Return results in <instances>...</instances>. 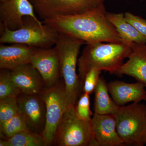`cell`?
<instances>
[{
	"label": "cell",
	"mask_w": 146,
	"mask_h": 146,
	"mask_svg": "<svg viewBox=\"0 0 146 146\" xmlns=\"http://www.w3.org/2000/svg\"><path fill=\"white\" fill-rule=\"evenodd\" d=\"M106 12L95 11L72 16H58L42 22L58 33L81 39L86 44L123 42L114 27L108 21L105 16Z\"/></svg>",
	"instance_id": "1"
},
{
	"label": "cell",
	"mask_w": 146,
	"mask_h": 146,
	"mask_svg": "<svg viewBox=\"0 0 146 146\" xmlns=\"http://www.w3.org/2000/svg\"><path fill=\"white\" fill-rule=\"evenodd\" d=\"M131 44L124 42L86 44L78 62V76L82 86L86 75L91 70L115 74L130 54Z\"/></svg>",
	"instance_id": "2"
},
{
	"label": "cell",
	"mask_w": 146,
	"mask_h": 146,
	"mask_svg": "<svg viewBox=\"0 0 146 146\" xmlns=\"http://www.w3.org/2000/svg\"><path fill=\"white\" fill-rule=\"evenodd\" d=\"M84 44L85 42L81 39L59 33L54 46L59 54L68 107L75 106L82 87L76 68L80 50Z\"/></svg>",
	"instance_id": "3"
},
{
	"label": "cell",
	"mask_w": 146,
	"mask_h": 146,
	"mask_svg": "<svg viewBox=\"0 0 146 146\" xmlns=\"http://www.w3.org/2000/svg\"><path fill=\"white\" fill-rule=\"evenodd\" d=\"M23 20V25L20 29H3L0 37L1 44H22L38 48H49L55 46L59 34L57 31L31 16H25Z\"/></svg>",
	"instance_id": "4"
},
{
	"label": "cell",
	"mask_w": 146,
	"mask_h": 146,
	"mask_svg": "<svg viewBox=\"0 0 146 146\" xmlns=\"http://www.w3.org/2000/svg\"><path fill=\"white\" fill-rule=\"evenodd\" d=\"M117 132L125 145H146V105L133 103L120 106L114 115Z\"/></svg>",
	"instance_id": "5"
},
{
	"label": "cell",
	"mask_w": 146,
	"mask_h": 146,
	"mask_svg": "<svg viewBox=\"0 0 146 146\" xmlns=\"http://www.w3.org/2000/svg\"><path fill=\"white\" fill-rule=\"evenodd\" d=\"M54 143L59 146H98L91 121L80 119L76 112L75 106L66 108Z\"/></svg>",
	"instance_id": "6"
},
{
	"label": "cell",
	"mask_w": 146,
	"mask_h": 146,
	"mask_svg": "<svg viewBox=\"0 0 146 146\" xmlns=\"http://www.w3.org/2000/svg\"><path fill=\"white\" fill-rule=\"evenodd\" d=\"M108 0H29L35 13L43 21L62 16L89 12H106Z\"/></svg>",
	"instance_id": "7"
},
{
	"label": "cell",
	"mask_w": 146,
	"mask_h": 146,
	"mask_svg": "<svg viewBox=\"0 0 146 146\" xmlns=\"http://www.w3.org/2000/svg\"><path fill=\"white\" fill-rule=\"evenodd\" d=\"M41 94L46 106V123L41 135L46 146H50L54 143L58 129L68 107L65 85L58 82L45 88Z\"/></svg>",
	"instance_id": "8"
},
{
	"label": "cell",
	"mask_w": 146,
	"mask_h": 146,
	"mask_svg": "<svg viewBox=\"0 0 146 146\" xmlns=\"http://www.w3.org/2000/svg\"><path fill=\"white\" fill-rule=\"evenodd\" d=\"M19 114L29 129L42 134L46 119V104L41 94H21L17 98Z\"/></svg>",
	"instance_id": "9"
},
{
	"label": "cell",
	"mask_w": 146,
	"mask_h": 146,
	"mask_svg": "<svg viewBox=\"0 0 146 146\" xmlns=\"http://www.w3.org/2000/svg\"><path fill=\"white\" fill-rule=\"evenodd\" d=\"M31 63L38 71L46 88L54 86L61 75L59 54L55 46L37 48L32 56Z\"/></svg>",
	"instance_id": "10"
},
{
	"label": "cell",
	"mask_w": 146,
	"mask_h": 146,
	"mask_svg": "<svg viewBox=\"0 0 146 146\" xmlns=\"http://www.w3.org/2000/svg\"><path fill=\"white\" fill-rule=\"evenodd\" d=\"M34 7L29 0H7L0 4L1 28L13 31L22 27L24 17L31 16L41 22L35 14Z\"/></svg>",
	"instance_id": "11"
},
{
	"label": "cell",
	"mask_w": 146,
	"mask_h": 146,
	"mask_svg": "<svg viewBox=\"0 0 146 146\" xmlns=\"http://www.w3.org/2000/svg\"><path fill=\"white\" fill-rule=\"evenodd\" d=\"M91 123L98 146H122L125 145L117 132L114 115L94 113Z\"/></svg>",
	"instance_id": "12"
},
{
	"label": "cell",
	"mask_w": 146,
	"mask_h": 146,
	"mask_svg": "<svg viewBox=\"0 0 146 146\" xmlns=\"http://www.w3.org/2000/svg\"><path fill=\"white\" fill-rule=\"evenodd\" d=\"M11 79L22 94H42L46 88L42 77L31 63L21 65L10 70Z\"/></svg>",
	"instance_id": "13"
},
{
	"label": "cell",
	"mask_w": 146,
	"mask_h": 146,
	"mask_svg": "<svg viewBox=\"0 0 146 146\" xmlns=\"http://www.w3.org/2000/svg\"><path fill=\"white\" fill-rule=\"evenodd\" d=\"M128 59L115 74L130 76L146 87V44L132 43Z\"/></svg>",
	"instance_id": "14"
},
{
	"label": "cell",
	"mask_w": 146,
	"mask_h": 146,
	"mask_svg": "<svg viewBox=\"0 0 146 146\" xmlns=\"http://www.w3.org/2000/svg\"><path fill=\"white\" fill-rule=\"evenodd\" d=\"M108 87L112 100L119 106L130 102L139 103L145 100L146 97L145 86L139 82L127 83L115 80L108 84Z\"/></svg>",
	"instance_id": "15"
},
{
	"label": "cell",
	"mask_w": 146,
	"mask_h": 146,
	"mask_svg": "<svg viewBox=\"0 0 146 146\" xmlns=\"http://www.w3.org/2000/svg\"><path fill=\"white\" fill-rule=\"evenodd\" d=\"M37 48L22 44L0 46V68L12 70L21 65L31 63Z\"/></svg>",
	"instance_id": "16"
},
{
	"label": "cell",
	"mask_w": 146,
	"mask_h": 146,
	"mask_svg": "<svg viewBox=\"0 0 146 146\" xmlns=\"http://www.w3.org/2000/svg\"><path fill=\"white\" fill-rule=\"evenodd\" d=\"M106 17L119 35L123 42L146 44V38L126 20L123 13L106 12Z\"/></svg>",
	"instance_id": "17"
},
{
	"label": "cell",
	"mask_w": 146,
	"mask_h": 146,
	"mask_svg": "<svg viewBox=\"0 0 146 146\" xmlns=\"http://www.w3.org/2000/svg\"><path fill=\"white\" fill-rule=\"evenodd\" d=\"M94 92V113L100 115L116 114L120 106L116 104L110 96L108 84L102 77L100 78Z\"/></svg>",
	"instance_id": "18"
},
{
	"label": "cell",
	"mask_w": 146,
	"mask_h": 146,
	"mask_svg": "<svg viewBox=\"0 0 146 146\" xmlns=\"http://www.w3.org/2000/svg\"><path fill=\"white\" fill-rule=\"evenodd\" d=\"M8 146H46L41 134L28 129L7 139Z\"/></svg>",
	"instance_id": "19"
},
{
	"label": "cell",
	"mask_w": 146,
	"mask_h": 146,
	"mask_svg": "<svg viewBox=\"0 0 146 146\" xmlns=\"http://www.w3.org/2000/svg\"><path fill=\"white\" fill-rule=\"evenodd\" d=\"M22 92L11 79L10 70L1 69L0 73V100L17 98Z\"/></svg>",
	"instance_id": "20"
},
{
	"label": "cell",
	"mask_w": 146,
	"mask_h": 146,
	"mask_svg": "<svg viewBox=\"0 0 146 146\" xmlns=\"http://www.w3.org/2000/svg\"><path fill=\"white\" fill-rule=\"evenodd\" d=\"M0 128L1 132L7 139L28 129L23 118L19 113L0 125Z\"/></svg>",
	"instance_id": "21"
},
{
	"label": "cell",
	"mask_w": 146,
	"mask_h": 146,
	"mask_svg": "<svg viewBox=\"0 0 146 146\" xmlns=\"http://www.w3.org/2000/svg\"><path fill=\"white\" fill-rule=\"evenodd\" d=\"M19 113L17 98L0 100V125Z\"/></svg>",
	"instance_id": "22"
},
{
	"label": "cell",
	"mask_w": 146,
	"mask_h": 146,
	"mask_svg": "<svg viewBox=\"0 0 146 146\" xmlns=\"http://www.w3.org/2000/svg\"><path fill=\"white\" fill-rule=\"evenodd\" d=\"M75 108L77 114L80 119L91 121L92 114L90 110V94L84 93L80 98Z\"/></svg>",
	"instance_id": "23"
},
{
	"label": "cell",
	"mask_w": 146,
	"mask_h": 146,
	"mask_svg": "<svg viewBox=\"0 0 146 146\" xmlns=\"http://www.w3.org/2000/svg\"><path fill=\"white\" fill-rule=\"evenodd\" d=\"M102 71L93 69L89 71L85 76L83 84L84 93L89 94L94 92L100 77Z\"/></svg>",
	"instance_id": "24"
},
{
	"label": "cell",
	"mask_w": 146,
	"mask_h": 146,
	"mask_svg": "<svg viewBox=\"0 0 146 146\" xmlns=\"http://www.w3.org/2000/svg\"><path fill=\"white\" fill-rule=\"evenodd\" d=\"M126 21L146 38V20L129 12L124 13Z\"/></svg>",
	"instance_id": "25"
},
{
	"label": "cell",
	"mask_w": 146,
	"mask_h": 146,
	"mask_svg": "<svg viewBox=\"0 0 146 146\" xmlns=\"http://www.w3.org/2000/svg\"><path fill=\"white\" fill-rule=\"evenodd\" d=\"M0 146H8L7 140H0Z\"/></svg>",
	"instance_id": "26"
},
{
	"label": "cell",
	"mask_w": 146,
	"mask_h": 146,
	"mask_svg": "<svg viewBox=\"0 0 146 146\" xmlns=\"http://www.w3.org/2000/svg\"><path fill=\"white\" fill-rule=\"evenodd\" d=\"M7 0H0V2L1 3H2L5 2Z\"/></svg>",
	"instance_id": "27"
},
{
	"label": "cell",
	"mask_w": 146,
	"mask_h": 146,
	"mask_svg": "<svg viewBox=\"0 0 146 146\" xmlns=\"http://www.w3.org/2000/svg\"><path fill=\"white\" fill-rule=\"evenodd\" d=\"M145 101L146 102V97L145 99Z\"/></svg>",
	"instance_id": "28"
}]
</instances>
